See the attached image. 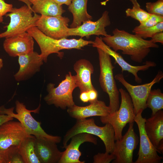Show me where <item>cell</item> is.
I'll return each instance as SVG.
<instances>
[{
	"label": "cell",
	"instance_id": "obj_1",
	"mask_svg": "<svg viewBox=\"0 0 163 163\" xmlns=\"http://www.w3.org/2000/svg\"><path fill=\"white\" fill-rule=\"evenodd\" d=\"M113 35L102 37L104 42L114 51H122L123 54L129 56L131 59L141 63L150 53L151 49L159 47L150 40H145L136 34H133L116 28Z\"/></svg>",
	"mask_w": 163,
	"mask_h": 163
},
{
	"label": "cell",
	"instance_id": "obj_2",
	"mask_svg": "<svg viewBox=\"0 0 163 163\" xmlns=\"http://www.w3.org/2000/svg\"><path fill=\"white\" fill-rule=\"evenodd\" d=\"M27 32L38 43L41 50L40 55L45 62H47L48 56L51 54L57 53L59 58H62L63 53L59 52L61 50H82V48L93 43V41L85 40L82 38L78 39L65 38L54 39L45 35L36 26L31 28Z\"/></svg>",
	"mask_w": 163,
	"mask_h": 163
},
{
	"label": "cell",
	"instance_id": "obj_3",
	"mask_svg": "<svg viewBox=\"0 0 163 163\" xmlns=\"http://www.w3.org/2000/svg\"><path fill=\"white\" fill-rule=\"evenodd\" d=\"M105 124L103 126H98L95 124L93 118L76 120L75 125L64 136L63 148H66L72 136L77 134L85 133L98 137L104 144L105 152L112 153L115 144L114 131L111 124L109 123Z\"/></svg>",
	"mask_w": 163,
	"mask_h": 163
},
{
	"label": "cell",
	"instance_id": "obj_4",
	"mask_svg": "<svg viewBox=\"0 0 163 163\" xmlns=\"http://www.w3.org/2000/svg\"><path fill=\"white\" fill-rule=\"evenodd\" d=\"M15 104L16 113L13 112L14 107L6 109L2 106L0 107V114H6L18 120L29 135L34 136L36 138H44L56 143L61 142L62 139L60 136L46 133L41 127V123L36 120L31 115V112H37L40 105L36 110H30L27 109L24 103L18 101H16Z\"/></svg>",
	"mask_w": 163,
	"mask_h": 163
},
{
	"label": "cell",
	"instance_id": "obj_5",
	"mask_svg": "<svg viewBox=\"0 0 163 163\" xmlns=\"http://www.w3.org/2000/svg\"><path fill=\"white\" fill-rule=\"evenodd\" d=\"M97 49L100 68L99 81L102 89L108 95L109 107L112 113L117 110L120 107V92L113 75L115 67L110 55L100 49Z\"/></svg>",
	"mask_w": 163,
	"mask_h": 163
},
{
	"label": "cell",
	"instance_id": "obj_6",
	"mask_svg": "<svg viewBox=\"0 0 163 163\" xmlns=\"http://www.w3.org/2000/svg\"><path fill=\"white\" fill-rule=\"evenodd\" d=\"M119 90L121 95V101L118 109L106 116L100 117L103 123H109L112 126L116 141L122 137L123 130L126 124L134 122L136 115L129 93L122 88H119Z\"/></svg>",
	"mask_w": 163,
	"mask_h": 163
},
{
	"label": "cell",
	"instance_id": "obj_7",
	"mask_svg": "<svg viewBox=\"0 0 163 163\" xmlns=\"http://www.w3.org/2000/svg\"><path fill=\"white\" fill-rule=\"evenodd\" d=\"M24 5L21 7L12 8L11 11L6 14L10 18L9 24L6 27V30L0 33V39L7 38L27 32L31 28L35 26L36 21L40 15L33 12L30 3Z\"/></svg>",
	"mask_w": 163,
	"mask_h": 163
},
{
	"label": "cell",
	"instance_id": "obj_8",
	"mask_svg": "<svg viewBox=\"0 0 163 163\" xmlns=\"http://www.w3.org/2000/svg\"><path fill=\"white\" fill-rule=\"evenodd\" d=\"M55 84L50 83L47 86V94L44 100L49 105H53L57 108L65 110L75 104L73 100L72 93L77 87L75 75L70 72L65 76V78L55 87Z\"/></svg>",
	"mask_w": 163,
	"mask_h": 163
},
{
	"label": "cell",
	"instance_id": "obj_9",
	"mask_svg": "<svg viewBox=\"0 0 163 163\" xmlns=\"http://www.w3.org/2000/svg\"><path fill=\"white\" fill-rule=\"evenodd\" d=\"M115 79L120 82L126 88L132 101L136 115L146 109V101L153 86L159 82L163 78V73L159 71L155 77L150 82L134 85L128 82L122 74L118 73L114 76Z\"/></svg>",
	"mask_w": 163,
	"mask_h": 163
},
{
	"label": "cell",
	"instance_id": "obj_10",
	"mask_svg": "<svg viewBox=\"0 0 163 163\" xmlns=\"http://www.w3.org/2000/svg\"><path fill=\"white\" fill-rule=\"evenodd\" d=\"M134 122L129 123L128 129L120 139L116 140L113 152L116 158L113 163H133L134 150L139 142L138 137L135 132Z\"/></svg>",
	"mask_w": 163,
	"mask_h": 163
},
{
	"label": "cell",
	"instance_id": "obj_11",
	"mask_svg": "<svg viewBox=\"0 0 163 163\" xmlns=\"http://www.w3.org/2000/svg\"><path fill=\"white\" fill-rule=\"evenodd\" d=\"M142 111L136 115L134 119L138 128L140 145L138 158L135 163H159L163 159L159 156L156 149L152 143L145 131L144 125L146 120L142 116Z\"/></svg>",
	"mask_w": 163,
	"mask_h": 163
},
{
	"label": "cell",
	"instance_id": "obj_12",
	"mask_svg": "<svg viewBox=\"0 0 163 163\" xmlns=\"http://www.w3.org/2000/svg\"><path fill=\"white\" fill-rule=\"evenodd\" d=\"M69 19L62 15L48 16L41 15L35 26L47 36L55 39L68 37Z\"/></svg>",
	"mask_w": 163,
	"mask_h": 163
},
{
	"label": "cell",
	"instance_id": "obj_13",
	"mask_svg": "<svg viewBox=\"0 0 163 163\" xmlns=\"http://www.w3.org/2000/svg\"><path fill=\"white\" fill-rule=\"evenodd\" d=\"M93 47L100 49L114 59L115 62L121 67L122 72L126 71L133 75L135 82L137 83L142 82V79L138 75L139 71H145L150 68L155 67L156 63L154 62L146 61L144 64L140 66H134L129 64L123 59L119 53L113 50L103 41L102 37H96L93 43Z\"/></svg>",
	"mask_w": 163,
	"mask_h": 163
},
{
	"label": "cell",
	"instance_id": "obj_14",
	"mask_svg": "<svg viewBox=\"0 0 163 163\" xmlns=\"http://www.w3.org/2000/svg\"><path fill=\"white\" fill-rule=\"evenodd\" d=\"M19 121L10 120L0 126V151L18 145L30 136Z\"/></svg>",
	"mask_w": 163,
	"mask_h": 163
},
{
	"label": "cell",
	"instance_id": "obj_15",
	"mask_svg": "<svg viewBox=\"0 0 163 163\" xmlns=\"http://www.w3.org/2000/svg\"><path fill=\"white\" fill-rule=\"evenodd\" d=\"M111 22L109 15V12L105 11L101 17L95 21L91 20L86 21L80 26L75 28H69L68 35L78 36L82 38L86 37H88L92 35L108 36L105 28L110 26Z\"/></svg>",
	"mask_w": 163,
	"mask_h": 163
},
{
	"label": "cell",
	"instance_id": "obj_16",
	"mask_svg": "<svg viewBox=\"0 0 163 163\" xmlns=\"http://www.w3.org/2000/svg\"><path fill=\"white\" fill-rule=\"evenodd\" d=\"M18 57L20 68L14 75L15 80L18 82L31 78L40 71L43 63V59L40 54L34 51Z\"/></svg>",
	"mask_w": 163,
	"mask_h": 163
},
{
	"label": "cell",
	"instance_id": "obj_17",
	"mask_svg": "<svg viewBox=\"0 0 163 163\" xmlns=\"http://www.w3.org/2000/svg\"><path fill=\"white\" fill-rule=\"evenodd\" d=\"M71 142L63 152L59 163H84V161L80 160L81 155L79 148L81 145L85 142H89L96 145L97 138L93 135L85 133L77 134L71 138Z\"/></svg>",
	"mask_w": 163,
	"mask_h": 163
},
{
	"label": "cell",
	"instance_id": "obj_18",
	"mask_svg": "<svg viewBox=\"0 0 163 163\" xmlns=\"http://www.w3.org/2000/svg\"><path fill=\"white\" fill-rule=\"evenodd\" d=\"M34 44V38L27 32L5 38L3 46L9 56L15 57L33 52Z\"/></svg>",
	"mask_w": 163,
	"mask_h": 163
},
{
	"label": "cell",
	"instance_id": "obj_19",
	"mask_svg": "<svg viewBox=\"0 0 163 163\" xmlns=\"http://www.w3.org/2000/svg\"><path fill=\"white\" fill-rule=\"evenodd\" d=\"M56 143L47 139L35 138L36 154L40 163H59L63 153Z\"/></svg>",
	"mask_w": 163,
	"mask_h": 163
},
{
	"label": "cell",
	"instance_id": "obj_20",
	"mask_svg": "<svg viewBox=\"0 0 163 163\" xmlns=\"http://www.w3.org/2000/svg\"><path fill=\"white\" fill-rule=\"evenodd\" d=\"M69 116L76 120H82L93 116L104 117L110 113V108L103 101L98 100L90 102L89 105L79 106L74 104L68 108Z\"/></svg>",
	"mask_w": 163,
	"mask_h": 163
},
{
	"label": "cell",
	"instance_id": "obj_21",
	"mask_svg": "<svg viewBox=\"0 0 163 163\" xmlns=\"http://www.w3.org/2000/svg\"><path fill=\"white\" fill-rule=\"evenodd\" d=\"M73 69L76 73V82L80 93L95 89L91 78L94 68L90 61L85 59H80L74 63Z\"/></svg>",
	"mask_w": 163,
	"mask_h": 163
},
{
	"label": "cell",
	"instance_id": "obj_22",
	"mask_svg": "<svg viewBox=\"0 0 163 163\" xmlns=\"http://www.w3.org/2000/svg\"><path fill=\"white\" fill-rule=\"evenodd\" d=\"M144 127L148 136L157 150L160 142L163 140V110H160L146 119Z\"/></svg>",
	"mask_w": 163,
	"mask_h": 163
},
{
	"label": "cell",
	"instance_id": "obj_23",
	"mask_svg": "<svg viewBox=\"0 0 163 163\" xmlns=\"http://www.w3.org/2000/svg\"><path fill=\"white\" fill-rule=\"evenodd\" d=\"M88 0H72L68 9L73 16V20L70 28H75L81 25L83 22L91 20L92 17L87 12Z\"/></svg>",
	"mask_w": 163,
	"mask_h": 163
},
{
	"label": "cell",
	"instance_id": "obj_24",
	"mask_svg": "<svg viewBox=\"0 0 163 163\" xmlns=\"http://www.w3.org/2000/svg\"><path fill=\"white\" fill-rule=\"evenodd\" d=\"M32 9L34 13L48 16L62 15L65 11L62 5L53 0H39L33 4Z\"/></svg>",
	"mask_w": 163,
	"mask_h": 163
},
{
	"label": "cell",
	"instance_id": "obj_25",
	"mask_svg": "<svg viewBox=\"0 0 163 163\" xmlns=\"http://www.w3.org/2000/svg\"><path fill=\"white\" fill-rule=\"evenodd\" d=\"M36 137L30 135L18 145L19 152L25 163H40L35 151Z\"/></svg>",
	"mask_w": 163,
	"mask_h": 163
},
{
	"label": "cell",
	"instance_id": "obj_26",
	"mask_svg": "<svg viewBox=\"0 0 163 163\" xmlns=\"http://www.w3.org/2000/svg\"><path fill=\"white\" fill-rule=\"evenodd\" d=\"M146 106L151 110L152 116L163 109V93L160 88L151 90L146 100Z\"/></svg>",
	"mask_w": 163,
	"mask_h": 163
},
{
	"label": "cell",
	"instance_id": "obj_27",
	"mask_svg": "<svg viewBox=\"0 0 163 163\" xmlns=\"http://www.w3.org/2000/svg\"><path fill=\"white\" fill-rule=\"evenodd\" d=\"M132 4V8H128L125 11L127 17H130L138 21L139 23L146 20L150 14L142 9L137 0H130Z\"/></svg>",
	"mask_w": 163,
	"mask_h": 163
},
{
	"label": "cell",
	"instance_id": "obj_28",
	"mask_svg": "<svg viewBox=\"0 0 163 163\" xmlns=\"http://www.w3.org/2000/svg\"><path fill=\"white\" fill-rule=\"evenodd\" d=\"M18 146H12L2 151L5 163H25L19 152Z\"/></svg>",
	"mask_w": 163,
	"mask_h": 163
},
{
	"label": "cell",
	"instance_id": "obj_29",
	"mask_svg": "<svg viewBox=\"0 0 163 163\" xmlns=\"http://www.w3.org/2000/svg\"><path fill=\"white\" fill-rule=\"evenodd\" d=\"M163 22V16L150 14L149 17L145 21L140 23L132 30L134 33L140 30L155 25L158 23Z\"/></svg>",
	"mask_w": 163,
	"mask_h": 163
},
{
	"label": "cell",
	"instance_id": "obj_30",
	"mask_svg": "<svg viewBox=\"0 0 163 163\" xmlns=\"http://www.w3.org/2000/svg\"><path fill=\"white\" fill-rule=\"evenodd\" d=\"M163 31V22H162L155 26L136 31L134 33L141 38L145 39L151 38L155 34Z\"/></svg>",
	"mask_w": 163,
	"mask_h": 163
},
{
	"label": "cell",
	"instance_id": "obj_31",
	"mask_svg": "<svg viewBox=\"0 0 163 163\" xmlns=\"http://www.w3.org/2000/svg\"><path fill=\"white\" fill-rule=\"evenodd\" d=\"M145 7L147 11L149 14L163 16V0L147 2Z\"/></svg>",
	"mask_w": 163,
	"mask_h": 163
},
{
	"label": "cell",
	"instance_id": "obj_32",
	"mask_svg": "<svg viewBox=\"0 0 163 163\" xmlns=\"http://www.w3.org/2000/svg\"><path fill=\"white\" fill-rule=\"evenodd\" d=\"M115 155L112 153H98L93 157L94 163H109L115 159Z\"/></svg>",
	"mask_w": 163,
	"mask_h": 163
},
{
	"label": "cell",
	"instance_id": "obj_33",
	"mask_svg": "<svg viewBox=\"0 0 163 163\" xmlns=\"http://www.w3.org/2000/svg\"><path fill=\"white\" fill-rule=\"evenodd\" d=\"M13 5L5 2L4 0H0V23L3 21V16L11 11Z\"/></svg>",
	"mask_w": 163,
	"mask_h": 163
},
{
	"label": "cell",
	"instance_id": "obj_34",
	"mask_svg": "<svg viewBox=\"0 0 163 163\" xmlns=\"http://www.w3.org/2000/svg\"><path fill=\"white\" fill-rule=\"evenodd\" d=\"M150 40L153 42L156 43H160L163 44V32H160L157 33L153 35L151 37Z\"/></svg>",
	"mask_w": 163,
	"mask_h": 163
},
{
	"label": "cell",
	"instance_id": "obj_35",
	"mask_svg": "<svg viewBox=\"0 0 163 163\" xmlns=\"http://www.w3.org/2000/svg\"><path fill=\"white\" fill-rule=\"evenodd\" d=\"M87 91L90 103L94 101L97 100L98 93L95 89L90 90Z\"/></svg>",
	"mask_w": 163,
	"mask_h": 163
},
{
	"label": "cell",
	"instance_id": "obj_36",
	"mask_svg": "<svg viewBox=\"0 0 163 163\" xmlns=\"http://www.w3.org/2000/svg\"><path fill=\"white\" fill-rule=\"evenodd\" d=\"M14 118L9 115L5 114H0V126L7 121L13 120Z\"/></svg>",
	"mask_w": 163,
	"mask_h": 163
},
{
	"label": "cell",
	"instance_id": "obj_37",
	"mask_svg": "<svg viewBox=\"0 0 163 163\" xmlns=\"http://www.w3.org/2000/svg\"><path fill=\"white\" fill-rule=\"evenodd\" d=\"M79 98L81 101L84 103L89 102L88 91H84L80 93Z\"/></svg>",
	"mask_w": 163,
	"mask_h": 163
},
{
	"label": "cell",
	"instance_id": "obj_38",
	"mask_svg": "<svg viewBox=\"0 0 163 163\" xmlns=\"http://www.w3.org/2000/svg\"><path fill=\"white\" fill-rule=\"evenodd\" d=\"M58 4L62 5L63 4H65L69 6L71 3L72 0H53Z\"/></svg>",
	"mask_w": 163,
	"mask_h": 163
},
{
	"label": "cell",
	"instance_id": "obj_39",
	"mask_svg": "<svg viewBox=\"0 0 163 163\" xmlns=\"http://www.w3.org/2000/svg\"><path fill=\"white\" fill-rule=\"evenodd\" d=\"M157 152L160 153H163V140H161L159 144L157 149Z\"/></svg>",
	"mask_w": 163,
	"mask_h": 163
},
{
	"label": "cell",
	"instance_id": "obj_40",
	"mask_svg": "<svg viewBox=\"0 0 163 163\" xmlns=\"http://www.w3.org/2000/svg\"><path fill=\"white\" fill-rule=\"evenodd\" d=\"M0 163H5L3 151H0Z\"/></svg>",
	"mask_w": 163,
	"mask_h": 163
},
{
	"label": "cell",
	"instance_id": "obj_41",
	"mask_svg": "<svg viewBox=\"0 0 163 163\" xmlns=\"http://www.w3.org/2000/svg\"><path fill=\"white\" fill-rule=\"evenodd\" d=\"M3 66V60L1 58H0V70L2 68Z\"/></svg>",
	"mask_w": 163,
	"mask_h": 163
},
{
	"label": "cell",
	"instance_id": "obj_42",
	"mask_svg": "<svg viewBox=\"0 0 163 163\" xmlns=\"http://www.w3.org/2000/svg\"><path fill=\"white\" fill-rule=\"evenodd\" d=\"M29 2H30L31 4H32L34 2H37L39 0H27Z\"/></svg>",
	"mask_w": 163,
	"mask_h": 163
}]
</instances>
